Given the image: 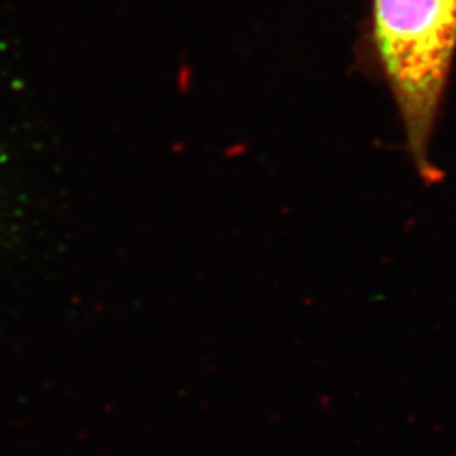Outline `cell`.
Returning <instances> with one entry per match:
<instances>
[{
  "mask_svg": "<svg viewBox=\"0 0 456 456\" xmlns=\"http://www.w3.org/2000/svg\"><path fill=\"white\" fill-rule=\"evenodd\" d=\"M370 37L418 175L436 183L431 141L456 56V0H372Z\"/></svg>",
  "mask_w": 456,
  "mask_h": 456,
  "instance_id": "cell-1",
  "label": "cell"
}]
</instances>
